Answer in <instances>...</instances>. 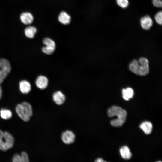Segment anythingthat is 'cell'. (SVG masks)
I'll use <instances>...</instances> for the list:
<instances>
[{
  "label": "cell",
  "instance_id": "277c9868",
  "mask_svg": "<svg viewBox=\"0 0 162 162\" xmlns=\"http://www.w3.org/2000/svg\"><path fill=\"white\" fill-rule=\"evenodd\" d=\"M43 43L45 46L41 48L42 52L47 55L53 54L55 51L56 47V44L54 40L50 38L46 37L43 39Z\"/></svg>",
  "mask_w": 162,
  "mask_h": 162
},
{
  "label": "cell",
  "instance_id": "4fadbf2b",
  "mask_svg": "<svg viewBox=\"0 0 162 162\" xmlns=\"http://www.w3.org/2000/svg\"><path fill=\"white\" fill-rule=\"evenodd\" d=\"M58 19L60 22L64 25L69 24L71 20L70 16L65 11H62L60 13Z\"/></svg>",
  "mask_w": 162,
  "mask_h": 162
},
{
  "label": "cell",
  "instance_id": "ba28073f",
  "mask_svg": "<svg viewBox=\"0 0 162 162\" xmlns=\"http://www.w3.org/2000/svg\"><path fill=\"white\" fill-rule=\"evenodd\" d=\"M52 99L58 105L63 104L66 100V97L63 93L60 90L55 92L52 94Z\"/></svg>",
  "mask_w": 162,
  "mask_h": 162
},
{
  "label": "cell",
  "instance_id": "7a4b0ae2",
  "mask_svg": "<svg viewBox=\"0 0 162 162\" xmlns=\"http://www.w3.org/2000/svg\"><path fill=\"white\" fill-rule=\"evenodd\" d=\"M15 110L19 116L26 122L28 121L33 115L32 106L27 102H23L18 104L16 107Z\"/></svg>",
  "mask_w": 162,
  "mask_h": 162
},
{
  "label": "cell",
  "instance_id": "d4e9b609",
  "mask_svg": "<svg viewBox=\"0 0 162 162\" xmlns=\"http://www.w3.org/2000/svg\"><path fill=\"white\" fill-rule=\"evenodd\" d=\"M12 160L14 162H21L20 155L17 154H15L12 158Z\"/></svg>",
  "mask_w": 162,
  "mask_h": 162
},
{
  "label": "cell",
  "instance_id": "2e32d148",
  "mask_svg": "<svg viewBox=\"0 0 162 162\" xmlns=\"http://www.w3.org/2000/svg\"><path fill=\"white\" fill-rule=\"evenodd\" d=\"M122 94L123 98L124 100H128L133 97L134 93L132 88H128L122 89Z\"/></svg>",
  "mask_w": 162,
  "mask_h": 162
},
{
  "label": "cell",
  "instance_id": "9a60e30c",
  "mask_svg": "<svg viewBox=\"0 0 162 162\" xmlns=\"http://www.w3.org/2000/svg\"><path fill=\"white\" fill-rule=\"evenodd\" d=\"M37 32L36 28L34 26H30L26 27L24 30L26 36L29 38H34Z\"/></svg>",
  "mask_w": 162,
  "mask_h": 162
},
{
  "label": "cell",
  "instance_id": "30bf717a",
  "mask_svg": "<svg viewBox=\"0 0 162 162\" xmlns=\"http://www.w3.org/2000/svg\"><path fill=\"white\" fill-rule=\"evenodd\" d=\"M19 88L21 92L23 94L29 93L32 89L30 83L26 80H22L19 83Z\"/></svg>",
  "mask_w": 162,
  "mask_h": 162
},
{
  "label": "cell",
  "instance_id": "52a82bcc",
  "mask_svg": "<svg viewBox=\"0 0 162 162\" xmlns=\"http://www.w3.org/2000/svg\"><path fill=\"white\" fill-rule=\"evenodd\" d=\"M61 139L64 143L68 145L74 142L75 135L72 131L67 130L62 133Z\"/></svg>",
  "mask_w": 162,
  "mask_h": 162
},
{
  "label": "cell",
  "instance_id": "5bb4252c",
  "mask_svg": "<svg viewBox=\"0 0 162 162\" xmlns=\"http://www.w3.org/2000/svg\"><path fill=\"white\" fill-rule=\"evenodd\" d=\"M120 153L122 157L124 159H129L132 156L130 149L126 146H124L120 148Z\"/></svg>",
  "mask_w": 162,
  "mask_h": 162
},
{
  "label": "cell",
  "instance_id": "ffe728a7",
  "mask_svg": "<svg viewBox=\"0 0 162 162\" xmlns=\"http://www.w3.org/2000/svg\"><path fill=\"white\" fill-rule=\"evenodd\" d=\"M125 121L118 118L112 120L111 121V124L115 127H120L122 126Z\"/></svg>",
  "mask_w": 162,
  "mask_h": 162
},
{
  "label": "cell",
  "instance_id": "e0dca14e",
  "mask_svg": "<svg viewBox=\"0 0 162 162\" xmlns=\"http://www.w3.org/2000/svg\"><path fill=\"white\" fill-rule=\"evenodd\" d=\"M0 116L3 119L8 120L12 117V113L9 110L5 108H2L0 110Z\"/></svg>",
  "mask_w": 162,
  "mask_h": 162
},
{
  "label": "cell",
  "instance_id": "484cf974",
  "mask_svg": "<svg viewBox=\"0 0 162 162\" xmlns=\"http://www.w3.org/2000/svg\"><path fill=\"white\" fill-rule=\"evenodd\" d=\"M95 162H104V161L101 158H98L96 159L95 160Z\"/></svg>",
  "mask_w": 162,
  "mask_h": 162
},
{
  "label": "cell",
  "instance_id": "ac0fdd59",
  "mask_svg": "<svg viewBox=\"0 0 162 162\" xmlns=\"http://www.w3.org/2000/svg\"><path fill=\"white\" fill-rule=\"evenodd\" d=\"M0 68H5L10 71L11 70V67L10 62L5 58H0Z\"/></svg>",
  "mask_w": 162,
  "mask_h": 162
},
{
  "label": "cell",
  "instance_id": "5b68a950",
  "mask_svg": "<svg viewBox=\"0 0 162 162\" xmlns=\"http://www.w3.org/2000/svg\"><path fill=\"white\" fill-rule=\"evenodd\" d=\"M108 115L110 117L117 116L118 118L126 121L127 112L125 110L121 107L113 106L108 110Z\"/></svg>",
  "mask_w": 162,
  "mask_h": 162
},
{
  "label": "cell",
  "instance_id": "9c48e42d",
  "mask_svg": "<svg viewBox=\"0 0 162 162\" xmlns=\"http://www.w3.org/2000/svg\"><path fill=\"white\" fill-rule=\"evenodd\" d=\"M140 24L141 27L143 29L148 30L153 26V20L150 16L146 15L141 19Z\"/></svg>",
  "mask_w": 162,
  "mask_h": 162
},
{
  "label": "cell",
  "instance_id": "6da1fadb",
  "mask_svg": "<svg viewBox=\"0 0 162 162\" xmlns=\"http://www.w3.org/2000/svg\"><path fill=\"white\" fill-rule=\"evenodd\" d=\"M130 70L136 74L140 76H145L149 71V61L144 57H141L138 60H134L130 64Z\"/></svg>",
  "mask_w": 162,
  "mask_h": 162
},
{
  "label": "cell",
  "instance_id": "8992f818",
  "mask_svg": "<svg viewBox=\"0 0 162 162\" xmlns=\"http://www.w3.org/2000/svg\"><path fill=\"white\" fill-rule=\"evenodd\" d=\"M49 81L48 78L45 75H41L38 76L35 81V84L38 89L43 90L47 88Z\"/></svg>",
  "mask_w": 162,
  "mask_h": 162
},
{
  "label": "cell",
  "instance_id": "7c38bea8",
  "mask_svg": "<svg viewBox=\"0 0 162 162\" xmlns=\"http://www.w3.org/2000/svg\"><path fill=\"white\" fill-rule=\"evenodd\" d=\"M140 127L146 134L148 135L152 132L153 125L151 122L145 121L140 124Z\"/></svg>",
  "mask_w": 162,
  "mask_h": 162
},
{
  "label": "cell",
  "instance_id": "4316f807",
  "mask_svg": "<svg viewBox=\"0 0 162 162\" xmlns=\"http://www.w3.org/2000/svg\"><path fill=\"white\" fill-rule=\"evenodd\" d=\"M2 91L1 86H0V100L2 96Z\"/></svg>",
  "mask_w": 162,
  "mask_h": 162
},
{
  "label": "cell",
  "instance_id": "603a6c76",
  "mask_svg": "<svg viewBox=\"0 0 162 162\" xmlns=\"http://www.w3.org/2000/svg\"><path fill=\"white\" fill-rule=\"evenodd\" d=\"M20 155L21 162H28L29 161V157L26 152L24 151L22 152Z\"/></svg>",
  "mask_w": 162,
  "mask_h": 162
},
{
  "label": "cell",
  "instance_id": "44dd1931",
  "mask_svg": "<svg viewBox=\"0 0 162 162\" xmlns=\"http://www.w3.org/2000/svg\"><path fill=\"white\" fill-rule=\"evenodd\" d=\"M154 19L158 24L162 25V11H159L156 14Z\"/></svg>",
  "mask_w": 162,
  "mask_h": 162
},
{
  "label": "cell",
  "instance_id": "3957f363",
  "mask_svg": "<svg viewBox=\"0 0 162 162\" xmlns=\"http://www.w3.org/2000/svg\"><path fill=\"white\" fill-rule=\"evenodd\" d=\"M14 142V138L11 134L0 130V150H8L13 147Z\"/></svg>",
  "mask_w": 162,
  "mask_h": 162
},
{
  "label": "cell",
  "instance_id": "7402d4cb",
  "mask_svg": "<svg viewBox=\"0 0 162 162\" xmlns=\"http://www.w3.org/2000/svg\"><path fill=\"white\" fill-rule=\"evenodd\" d=\"M118 5L122 8H125L128 7L129 4L128 0H116Z\"/></svg>",
  "mask_w": 162,
  "mask_h": 162
},
{
  "label": "cell",
  "instance_id": "8fae6325",
  "mask_svg": "<svg viewBox=\"0 0 162 162\" xmlns=\"http://www.w3.org/2000/svg\"><path fill=\"white\" fill-rule=\"evenodd\" d=\"M20 19L23 24L25 25H29L33 22L34 17L32 14L30 13L25 12L21 14Z\"/></svg>",
  "mask_w": 162,
  "mask_h": 162
},
{
  "label": "cell",
  "instance_id": "d6986e66",
  "mask_svg": "<svg viewBox=\"0 0 162 162\" xmlns=\"http://www.w3.org/2000/svg\"><path fill=\"white\" fill-rule=\"evenodd\" d=\"M0 84L2 83L10 71L3 68H0Z\"/></svg>",
  "mask_w": 162,
  "mask_h": 162
},
{
  "label": "cell",
  "instance_id": "cb8c5ba5",
  "mask_svg": "<svg viewBox=\"0 0 162 162\" xmlns=\"http://www.w3.org/2000/svg\"><path fill=\"white\" fill-rule=\"evenodd\" d=\"M154 6L157 8H162V0H152Z\"/></svg>",
  "mask_w": 162,
  "mask_h": 162
}]
</instances>
